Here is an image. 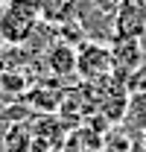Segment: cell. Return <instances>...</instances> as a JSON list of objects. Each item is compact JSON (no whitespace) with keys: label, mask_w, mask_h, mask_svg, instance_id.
<instances>
[{"label":"cell","mask_w":146,"mask_h":152,"mask_svg":"<svg viewBox=\"0 0 146 152\" xmlns=\"http://www.w3.org/2000/svg\"><path fill=\"white\" fill-rule=\"evenodd\" d=\"M41 6L38 0H9L0 9V41L6 44H23L35 32Z\"/></svg>","instance_id":"cell-1"},{"label":"cell","mask_w":146,"mask_h":152,"mask_svg":"<svg viewBox=\"0 0 146 152\" xmlns=\"http://www.w3.org/2000/svg\"><path fill=\"white\" fill-rule=\"evenodd\" d=\"M146 35V0H120L114 12V38H140Z\"/></svg>","instance_id":"cell-3"},{"label":"cell","mask_w":146,"mask_h":152,"mask_svg":"<svg viewBox=\"0 0 146 152\" xmlns=\"http://www.w3.org/2000/svg\"><path fill=\"white\" fill-rule=\"evenodd\" d=\"M111 64H114V79L126 82V76L137 73L143 64V41L140 38H114L111 41Z\"/></svg>","instance_id":"cell-4"},{"label":"cell","mask_w":146,"mask_h":152,"mask_svg":"<svg viewBox=\"0 0 146 152\" xmlns=\"http://www.w3.org/2000/svg\"><path fill=\"white\" fill-rule=\"evenodd\" d=\"M76 73L88 82H105L114 76V64H111V44L102 41H82L76 47Z\"/></svg>","instance_id":"cell-2"},{"label":"cell","mask_w":146,"mask_h":152,"mask_svg":"<svg viewBox=\"0 0 146 152\" xmlns=\"http://www.w3.org/2000/svg\"><path fill=\"white\" fill-rule=\"evenodd\" d=\"M3 146H6L9 152H26L29 146H32V129H26V126H12Z\"/></svg>","instance_id":"cell-7"},{"label":"cell","mask_w":146,"mask_h":152,"mask_svg":"<svg viewBox=\"0 0 146 152\" xmlns=\"http://www.w3.org/2000/svg\"><path fill=\"white\" fill-rule=\"evenodd\" d=\"M47 67L53 76H73L76 73V47L70 41H55L47 50Z\"/></svg>","instance_id":"cell-5"},{"label":"cell","mask_w":146,"mask_h":152,"mask_svg":"<svg viewBox=\"0 0 146 152\" xmlns=\"http://www.w3.org/2000/svg\"><path fill=\"white\" fill-rule=\"evenodd\" d=\"M123 129L128 134L146 132V91H128V102L123 111Z\"/></svg>","instance_id":"cell-6"},{"label":"cell","mask_w":146,"mask_h":152,"mask_svg":"<svg viewBox=\"0 0 146 152\" xmlns=\"http://www.w3.org/2000/svg\"><path fill=\"white\" fill-rule=\"evenodd\" d=\"M140 146H146V132H143V134H140Z\"/></svg>","instance_id":"cell-8"}]
</instances>
